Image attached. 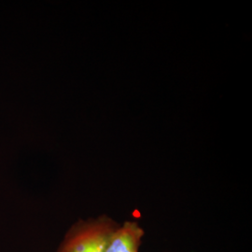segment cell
Listing matches in <instances>:
<instances>
[{"label": "cell", "instance_id": "1", "mask_svg": "<svg viewBox=\"0 0 252 252\" xmlns=\"http://www.w3.org/2000/svg\"><path fill=\"white\" fill-rule=\"evenodd\" d=\"M118 225L106 215L79 220L67 231L57 252H105L108 238Z\"/></svg>", "mask_w": 252, "mask_h": 252}, {"label": "cell", "instance_id": "2", "mask_svg": "<svg viewBox=\"0 0 252 252\" xmlns=\"http://www.w3.org/2000/svg\"><path fill=\"white\" fill-rule=\"evenodd\" d=\"M144 235V229L138 222L125 221L110 234L105 252H138Z\"/></svg>", "mask_w": 252, "mask_h": 252}]
</instances>
